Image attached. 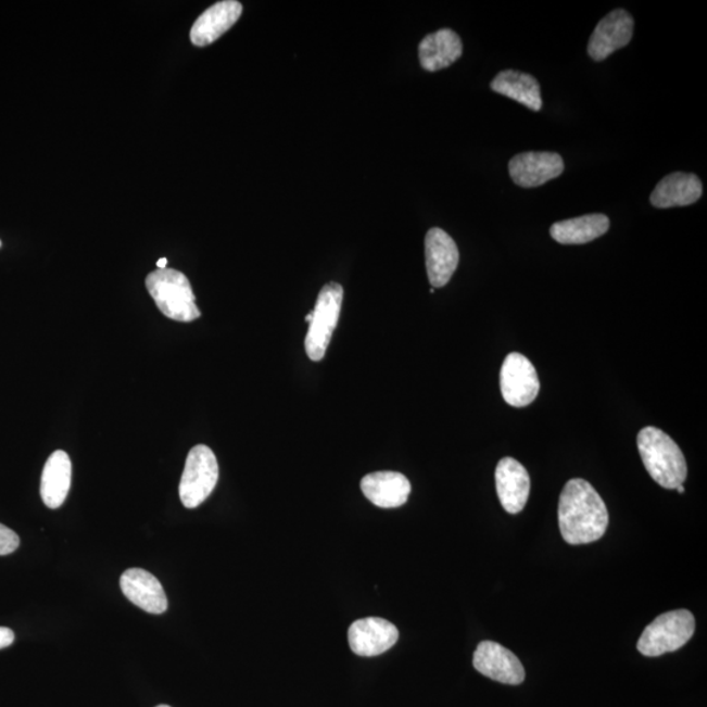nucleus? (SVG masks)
I'll return each instance as SVG.
<instances>
[{
  "label": "nucleus",
  "mask_w": 707,
  "mask_h": 707,
  "mask_svg": "<svg viewBox=\"0 0 707 707\" xmlns=\"http://www.w3.org/2000/svg\"><path fill=\"white\" fill-rule=\"evenodd\" d=\"M558 525L570 545L591 544L604 536L608 508L590 482L575 479L566 483L559 496Z\"/></svg>",
  "instance_id": "f257e3e1"
},
{
  "label": "nucleus",
  "mask_w": 707,
  "mask_h": 707,
  "mask_svg": "<svg viewBox=\"0 0 707 707\" xmlns=\"http://www.w3.org/2000/svg\"><path fill=\"white\" fill-rule=\"evenodd\" d=\"M639 451L648 475L665 489L683 485L687 476V465L677 442L665 431L645 428L640 431Z\"/></svg>",
  "instance_id": "f03ea898"
},
{
  "label": "nucleus",
  "mask_w": 707,
  "mask_h": 707,
  "mask_svg": "<svg viewBox=\"0 0 707 707\" xmlns=\"http://www.w3.org/2000/svg\"><path fill=\"white\" fill-rule=\"evenodd\" d=\"M146 288L159 311L172 320L192 323L201 317L189 279L175 269H157L146 278Z\"/></svg>",
  "instance_id": "7ed1b4c3"
},
{
  "label": "nucleus",
  "mask_w": 707,
  "mask_h": 707,
  "mask_svg": "<svg viewBox=\"0 0 707 707\" xmlns=\"http://www.w3.org/2000/svg\"><path fill=\"white\" fill-rule=\"evenodd\" d=\"M694 630H696V620L690 610L667 611V614L656 617L643 630L636 648L642 655L649 656V658L678 652L691 641Z\"/></svg>",
  "instance_id": "20e7f679"
},
{
  "label": "nucleus",
  "mask_w": 707,
  "mask_h": 707,
  "mask_svg": "<svg viewBox=\"0 0 707 707\" xmlns=\"http://www.w3.org/2000/svg\"><path fill=\"white\" fill-rule=\"evenodd\" d=\"M343 301V289L340 283L325 285L317 296L312 314L307 337H305V353L314 362H320L327 349L337 324H339Z\"/></svg>",
  "instance_id": "39448f33"
},
{
  "label": "nucleus",
  "mask_w": 707,
  "mask_h": 707,
  "mask_svg": "<svg viewBox=\"0 0 707 707\" xmlns=\"http://www.w3.org/2000/svg\"><path fill=\"white\" fill-rule=\"evenodd\" d=\"M219 480V465L212 449L205 444L190 450L180 481V500L187 508L202 505L214 492Z\"/></svg>",
  "instance_id": "423d86ee"
},
{
  "label": "nucleus",
  "mask_w": 707,
  "mask_h": 707,
  "mask_svg": "<svg viewBox=\"0 0 707 707\" xmlns=\"http://www.w3.org/2000/svg\"><path fill=\"white\" fill-rule=\"evenodd\" d=\"M501 391L506 403L514 407H526L536 400L540 391L539 376L525 355H507L501 369Z\"/></svg>",
  "instance_id": "0eeeda50"
},
{
  "label": "nucleus",
  "mask_w": 707,
  "mask_h": 707,
  "mask_svg": "<svg viewBox=\"0 0 707 707\" xmlns=\"http://www.w3.org/2000/svg\"><path fill=\"white\" fill-rule=\"evenodd\" d=\"M477 671L502 684L519 685L526 679L523 665L513 652L493 641H483L474 655Z\"/></svg>",
  "instance_id": "6e6552de"
},
{
  "label": "nucleus",
  "mask_w": 707,
  "mask_h": 707,
  "mask_svg": "<svg viewBox=\"0 0 707 707\" xmlns=\"http://www.w3.org/2000/svg\"><path fill=\"white\" fill-rule=\"evenodd\" d=\"M563 156L556 152H521L508 163L509 176L521 188H536L564 174Z\"/></svg>",
  "instance_id": "1a4fd4ad"
},
{
  "label": "nucleus",
  "mask_w": 707,
  "mask_h": 707,
  "mask_svg": "<svg viewBox=\"0 0 707 707\" xmlns=\"http://www.w3.org/2000/svg\"><path fill=\"white\" fill-rule=\"evenodd\" d=\"M634 18L626 10H615L596 25L589 42V54L596 62L608 59L632 41Z\"/></svg>",
  "instance_id": "9d476101"
},
{
  "label": "nucleus",
  "mask_w": 707,
  "mask_h": 707,
  "mask_svg": "<svg viewBox=\"0 0 707 707\" xmlns=\"http://www.w3.org/2000/svg\"><path fill=\"white\" fill-rule=\"evenodd\" d=\"M399 630L392 622L380 617H367L349 628V645L352 652L365 658L388 652L399 641Z\"/></svg>",
  "instance_id": "9b49d317"
},
{
  "label": "nucleus",
  "mask_w": 707,
  "mask_h": 707,
  "mask_svg": "<svg viewBox=\"0 0 707 707\" xmlns=\"http://www.w3.org/2000/svg\"><path fill=\"white\" fill-rule=\"evenodd\" d=\"M426 269L432 288L447 285L457 269L460 253L455 240L441 228H431L425 239Z\"/></svg>",
  "instance_id": "f8f14e48"
},
{
  "label": "nucleus",
  "mask_w": 707,
  "mask_h": 707,
  "mask_svg": "<svg viewBox=\"0 0 707 707\" xmlns=\"http://www.w3.org/2000/svg\"><path fill=\"white\" fill-rule=\"evenodd\" d=\"M496 494L508 514L523 512L531 492V479L527 469L513 457H505L496 465Z\"/></svg>",
  "instance_id": "ddd939ff"
},
{
  "label": "nucleus",
  "mask_w": 707,
  "mask_h": 707,
  "mask_svg": "<svg viewBox=\"0 0 707 707\" xmlns=\"http://www.w3.org/2000/svg\"><path fill=\"white\" fill-rule=\"evenodd\" d=\"M121 590L137 607L151 615H163L168 609V598L155 576L143 569H129L121 576Z\"/></svg>",
  "instance_id": "4468645a"
},
{
  "label": "nucleus",
  "mask_w": 707,
  "mask_h": 707,
  "mask_svg": "<svg viewBox=\"0 0 707 707\" xmlns=\"http://www.w3.org/2000/svg\"><path fill=\"white\" fill-rule=\"evenodd\" d=\"M243 14V4L236 0H223L203 12L190 30V40L199 48L215 42L231 29Z\"/></svg>",
  "instance_id": "2eb2a0df"
},
{
  "label": "nucleus",
  "mask_w": 707,
  "mask_h": 707,
  "mask_svg": "<svg viewBox=\"0 0 707 707\" xmlns=\"http://www.w3.org/2000/svg\"><path fill=\"white\" fill-rule=\"evenodd\" d=\"M361 489L366 498L380 508L404 506L412 492L411 482L404 475L388 470L363 477Z\"/></svg>",
  "instance_id": "dca6fc26"
},
{
  "label": "nucleus",
  "mask_w": 707,
  "mask_h": 707,
  "mask_svg": "<svg viewBox=\"0 0 707 707\" xmlns=\"http://www.w3.org/2000/svg\"><path fill=\"white\" fill-rule=\"evenodd\" d=\"M704 187L698 176L674 172L656 185L649 201L658 209L693 205L703 197Z\"/></svg>",
  "instance_id": "f3484780"
},
{
  "label": "nucleus",
  "mask_w": 707,
  "mask_h": 707,
  "mask_svg": "<svg viewBox=\"0 0 707 707\" xmlns=\"http://www.w3.org/2000/svg\"><path fill=\"white\" fill-rule=\"evenodd\" d=\"M73 465L65 451L59 450L49 456L45 464L40 494L45 506L60 508L67 498L72 487Z\"/></svg>",
  "instance_id": "a211bd4d"
},
{
  "label": "nucleus",
  "mask_w": 707,
  "mask_h": 707,
  "mask_svg": "<svg viewBox=\"0 0 707 707\" xmlns=\"http://www.w3.org/2000/svg\"><path fill=\"white\" fill-rule=\"evenodd\" d=\"M418 53L420 66L434 73L460 59L463 42L454 30L445 28L426 36L419 43Z\"/></svg>",
  "instance_id": "6ab92c4d"
},
{
  "label": "nucleus",
  "mask_w": 707,
  "mask_h": 707,
  "mask_svg": "<svg viewBox=\"0 0 707 707\" xmlns=\"http://www.w3.org/2000/svg\"><path fill=\"white\" fill-rule=\"evenodd\" d=\"M609 225L607 215H583L579 218L554 223L551 227V236L559 244H588L607 233Z\"/></svg>",
  "instance_id": "aec40b11"
},
{
  "label": "nucleus",
  "mask_w": 707,
  "mask_h": 707,
  "mask_svg": "<svg viewBox=\"0 0 707 707\" xmlns=\"http://www.w3.org/2000/svg\"><path fill=\"white\" fill-rule=\"evenodd\" d=\"M490 87L494 92L518 101L533 112H539L543 106L539 81L530 74L506 70L495 76Z\"/></svg>",
  "instance_id": "412c9836"
},
{
  "label": "nucleus",
  "mask_w": 707,
  "mask_h": 707,
  "mask_svg": "<svg viewBox=\"0 0 707 707\" xmlns=\"http://www.w3.org/2000/svg\"><path fill=\"white\" fill-rule=\"evenodd\" d=\"M18 546H21V538L17 533L0 523V556H9L16 552Z\"/></svg>",
  "instance_id": "4be33fe9"
},
{
  "label": "nucleus",
  "mask_w": 707,
  "mask_h": 707,
  "mask_svg": "<svg viewBox=\"0 0 707 707\" xmlns=\"http://www.w3.org/2000/svg\"><path fill=\"white\" fill-rule=\"evenodd\" d=\"M15 641V633L9 628L0 627V649L9 647Z\"/></svg>",
  "instance_id": "5701e85b"
},
{
  "label": "nucleus",
  "mask_w": 707,
  "mask_h": 707,
  "mask_svg": "<svg viewBox=\"0 0 707 707\" xmlns=\"http://www.w3.org/2000/svg\"><path fill=\"white\" fill-rule=\"evenodd\" d=\"M167 264H168V260L163 257L157 261L156 266L159 267V269H167Z\"/></svg>",
  "instance_id": "b1692460"
},
{
  "label": "nucleus",
  "mask_w": 707,
  "mask_h": 707,
  "mask_svg": "<svg viewBox=\"0 0 707 707\" xmlns=\"http://www.w3.org/2000/svg\"><path fill=\"white\" fill-rule=\"evenodd\" d=\"M677 489H678V492H679L680 494H684V493H685V489H684L683 485H680V487H678Z\"/></svg>",
  "instance_id": "393cba45"
},
{
  "label": "nucleus",
  "mask_w": 707,
  "mask_h": 707,
  "mask_svg": "<svg viewBox=\"0 0 707 707\" xmlns=\"http://www.w3.org/2000/svg\"><path fill=\"white\" fill-rule=\"evenodd\" d=\"M311 320H312V314H308L307 317H305V321H307L310 324Z\"/></svg>",
  "instance_id": "a878e982"
},
{
  "label": "nucleus",
  "mask_w": 707,
  "mask_h": 707,
  "mask_svg": "<svg viewBox=\"0 0 707 707\" xmlns=\"http://www.w3.org/2000/svg\"><path fill=\"white\" fill-rule=\"evenodd\" d=\"M156 707H171V706H168V705H161V706H156Z\"/></svg>",
  "instance_id": "bb28decb"
},
{
  "label": "nucleus",
  "mask_w": 707,
  "mask_h": 707,
  "mask_svg": "<svg viewBox=\"0 0 707 707\" xmlns=\"http://www.w3.org/2000/svg\"><path fill=\"white\" fill-rule=\"evenodd\" d=\"M0 247H2V241H0Z\"/></svg>",
  "instance_id": "cd10ccee"
}]
</instances>
